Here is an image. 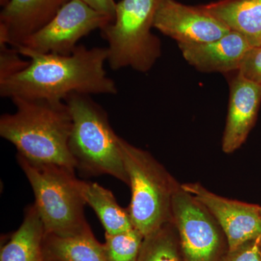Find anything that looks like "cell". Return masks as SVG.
Returning a JSON list of instances; mask_svg holds the SVG:
<instances>
[{"label":"cell","mask_w":261,"mask_h":261,"mask_svg":"<svg viewBox=\"0 0 261 261\" xmlns=\"http://www.w3.org/2000/svg\"><path fill=\"white\" fill-rule=\"evenodd\" d=\"M16 49L30 59L29 64L20 73L0 82L1 97L65 101L72 93H118L116 82L105 68L106 47L78 45L68 56L36 53L20 46Z\"/></svg>","instance_id":"6da1fadb"},{"label":"cell","mask_w":261,"mask_h":261,"mask_svg":"<svg viewBox=\"0 0 261 261\" xmlns=\"http://www.w3.org/2000/svg\"><path fill=\"white\" fill-rule=\"evenodd\" d=\"M14 113L0 118V136L16 147L18 154L37 164L74 171L69 149L72 118L64 101L15 97Z\"/></svg>","instance_id":"7a4b0ae2"},{"label":"cell","mask_w":261,"mask_h":261,"mask_svg":"<svg viewBox=\"0 0 261 261\" xmlns=\"http://www.w3.org/2000/svg\"><path fill=\"white\" fill-rule=\"evenodd\" d=\"M64 102L71 114L69 149L75 168L89 176L110 175L129 186L120 137L111 127L106 110L88 94L72 93Z\"/></svg>","instance_id":"3957f363"},{"label":"cell","mask_w":261,"mask_h":261,"mask_svg":"<svg viewBox=\"0 0 261 261\" xmlns=\"http://www.w3.org/2000/svg\"><path fill=\"white\" fill-rule=\"evenodd\" d=\"M17 160L32 187L45 234L71 236L90 228L84 216L81 180L74 171L32 163L19 154Z\"/></svg>","instance_id":"277c9868"},{"label":"cell","mask_w":261,"mask_h":261,"mask_svg":"<svg viewBox=\"0 0 261 261\" xmlns=\"http://www.w3.org/2000/svg\"><path fill=\"white\" fill-rule=\"evenodd\" d=\"M122 157L132 190L128 211L144 237L172 221L173 196L181 185L147 151L119 137Z\"/></svg>","instance_id":"5b68a950"},{"label":"cell","mask_w":261,"mask_h":261,"mask_svg":"<svg viewBox=\"0 0 261 261\" xmlns=\"http://www.w3.org/2000/svg\"><path fill=\"white\" fill-rule=\"evenodd\" d=\"M162 0H121L112 22L101 29L108 43L111 69L123 68L146 73L161 58V42L154 35V18Z\"/></svg>","instance_id":"8992f818"},{"label":"cell","mask_w":261,"mask_h":261,"mask_svg":"<svg viewBox=\"0 0 261 261\" xmlns=\"http://www.w3.org/2000/svg\"><path fill=\"white\" fill-rule=\"evenodd\" d=\"M172 221L185 261H221L228 251L224 231L210 211L181 187L173 196Z\"/></svg>","instance_id":"52a82bcc"},{"label":"cell","mask_w":261,"mask_h":261,"mask_svg":"<svg viewBox=\"0 0 261 261\" xmlns=\"http://www.w3.org/2000/svg\"><path fill=\"white\" fill-rule=\"evenodd\" d=\"M113 20L82 0H70L49 23L20 46L36 53L68 56L78 47L81 39L94 30H101Z\"/></svg>","instance_id":"ba28073f"},{"label":"cell","mask_w":261,"mask_h":261,"mask_svg":"<svg viewBox=\"0 0 261 261\" xmlns=\"http://www.w3.org/2000/svg\"><path fill=\"white\" fill-rule=\"evenodd\" d=\"M181 188L210 211L224 231L228 250L261 238V206L225 198L199 183L184 184Z\"/></svg>","instance_id":"9c48e42d"},{"label":"cell","mask_w":261,"mask_h":261,"mask_svg":"<svg viewBox=\"0 0 261 261\" xmlns=\"http://www.w3.org/2000/svg\"><path fill=\"white\" fill-rule=\"evenodd\" d=\"M153 27L178 44L212 42L230 29L200 5L189 6L176 0H162L154 15Z\"/></svg>","instance_id":"30bf717a"},{"label":"cell","mask_w":261,"mask_h":261,"mask_svg":"<svg viewBox=\"0 0 261 261\" xmlns=\"http://www.w3.org/2000/svg\"><path fill=\"white\" fill-rule=\"evenodd\" d=\"M229 80L227 119L222 139L225 153L240 148L256 121L261 102V85L247 80L239 71Z\"/></svg>","instance_id":"8fae6325"},{"label":"cell","mask_w":261,"mask_h":261,"mask_svg":"<svg viewBox=\"0 0 261 261\" xmlns=\"http://www.w3.org/2000/svg\"><path fill=\"white\" fill-rule=\"evenodd\" d=\"M178 45L185 61L196 69L224 74L238 71L244 57L252 47L243 34L233 31L212 42Z\"/></svg>","instance_id":"7c38bea8"},{"label":"cell","mask_w":261,"mask_h":261,"mask_svg":"<svg viewBox=\"0 0 261 261\" xmlns=\"http://www.w3.org/2000/svg\"><path fill=\"white\" fill-rule=\"evenodd\" d=\"M70 0H10L0 13V24L8 33L9 45L18 47L56 16Z\"/></svg>","instance_id":"4fadbf2b"},{"label":"cell","mask_w":261,"mask_h":261,"mask_svg":"<svg viewBox=\"0 0 261 261\" xmlns=\"http://www.w3.org/2000/svg\"><path fill=\"white\" fill-rule=\"evenodd\" d=\"M200 6L252 47H261V0H219Z\"/></svg>","instance_id":"5bb4252c"},{"label":"cell","mask_w":261,"mask_h":261,"mask_svg":"<svg viewBox=\"0 0 261 261\" xmlns=\"http://www.w3.org/2000/svg\"><path fill=\"white\" fill-rule=\"evenodd\" d=\"M42 252L44 261H107L91 228L71 236L44 233Z\"/></svg>","instance_id":"9a60e30c"},{"label":"cell","mask_w":261,"mask_h":261,"mask_svg":"<svg viewBox=\"0 0 261 261\" xmlns=\"http://www.w3.org/2000/svg\"><path fill=\"white\" fill-rule=\"evenodd\" d=\"M44 228L35 205L25 211L23 223L1 249L0 261H44Z\"/></svg>","instance_id":"2e32d148"},{"label":"cell","mask_w":261,"mask_h":261,"mask_svg":"<svg viewBox=\"0 0 261 261\" xmlns=\"http://www.w3.org/2000/svg\"><path fill=\"white\" fill-rule=\"evenodd\" d=\"M81 190L88 204L100 220L106 233L116 234L135 228L128 209L118 205L111 190L95 182L81 181Z\"/></svg>","instance_id":"e0dca14e"},{"label":"cell","mask_w":261,"mask_h":261,"mask_svg":"<svg viewBox=\"0 0 261 261\" xmlns=\"http://www.w3.org/2000/svg\"><path fill=\"white\" fill-rule=\"evenodd\" d=\"M138 261H185L173 221L144 238Z\"/></svg>","instance_id":"ac0fdd59"},{"label":"cell","mask_w":261,"mask_h":261,"mask_svg":"<svg viewBox=\"0 0 261 261\" xmlns=\"http://www.w3.org/2000/svg\"><path fill=\"white\" fill-rule=\"evenodd\" d=\"M145 237L135 228L116 234L106 233L102 244L107 261H138Z\"/></svg>","instance_id":"d6986e66"},{"label":"cell","mask_w":261,"mask_h":261,"mask_svg":"<svg viewBox=\"0 0 261 261\" xmlns=\"http://www.w3.org/2000/svg\"><path fill=\"white\" fill-rule=\"evenodd\" d=\"M16 48L6 43H0V82L25 69L29 61L21 58Z\"/></svg>","instance_id":"ffe728a7"},{"label":"cell","mask_w":261,"mask_h":261,"mask_svg":"<svg viewBox=\"0 0 261 261\" xmlns=\"http://www.w3.org/2000/svg\"><path fill=\"white\" fill-rule=\"evenodd\" d=\"M238 71L247 80L261 85V47H252L249 49Z\"/></svg>","instance_id":"44dd1931"},{"label":"cell","mask_w":261,"mask_h":261,"mask_svg":"<svg viewBox=\"0 0 261 261\" xmlns=\"http://www.w3.org/2000/svg\"><path fill=\"white\" fill-rule=\"evenodd\" d=\"M261 238L243 244L233 250H228L221 261H261L259 244Z\"/></svg>","instance_id":"7402d4cb"},{"label":"cell","mask_w":261,"mask_h":261,"mask_svg":"<svg viewBox=\"0 0 261 261\" xmlns=\"http://www.w3.org/2000/svg\"><path fill=\"white\" fill-rule=\"evenodd\" d=\"M91 8L114 19L116 3L115 0H82Z\"/></svg>","instance_id":"603a6c76"},{"label":"cell","mask_w":261,"mask_h":261,"mask_svg":"<svg viewBox=\"0 0 261 261\" xmlns=\"http://www.w3.org/2000/svg\"><path fill=\"white\" fill-rule=\"evenodd\" d=\"M9 2L10 0H0V5L3 8V7H5Z\"/></svg>","instance_id":"cb8c5ba5"},{"label":"cell","mask_w":261,"mask_h":261,"mask_svg":"<svg viewBox=\"0 0 261 261\" xmlns=\"http://www.w3.org/2000/svg\"><path fill=\"white\" fill-rule=\"evenodd\" d=\"M259 249H260V254H261V240L260 241V244H259Z\"/></svg>","instance_id":"d4e9b609"},{"label":"cell","mask_w":261,"mask_h":261,"mask_svg":"<svg viewBox=\"0 0 261 261\" xmlns=\"http://www.w3.org/2000/svg\"><path fill=\"white\" fill-rule=\"evenodd\" d=\"M260 212H261V207H260Z\"/></svg>","instance_id":"484cf974"}]
</instances>
